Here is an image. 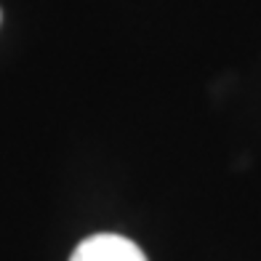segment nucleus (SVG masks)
Masks as SVG:
<instances>
[{"label":"nucleus","instance_id":"nucleus-1","mask_svg":"<svg viewBox=\"0 0 261 261\" xmlns=\"http://www.w3.org/2000/svg\"><path fill=\"white\" fill-rule=\"evenodd\" d=\"M69 261H149L144 251L123 234L101 232L86 237L69 256Z\"/></svg>","mask_w":261,"mask_h":261}]
</instances>
